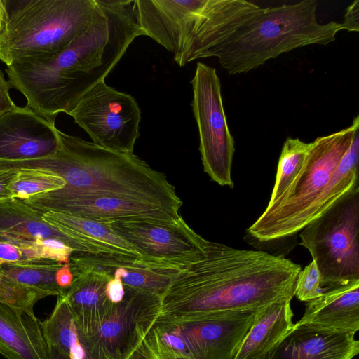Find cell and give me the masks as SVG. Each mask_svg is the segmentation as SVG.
Wrapping results in <instances>:
<instances>
[{
	"label": "cell",
	"mask_w": 359,
	"mask_h": 359,
	"mask_svg": "<svg viewBox=\"0 0 359 359\" xmlns=\"http://www.w3.org/2000/svg\"><path fill=\"white\" fill-rule=\"evenodd\" d=\"M62 265L45 259L4 262L0 272L18 283L57 296L64 291L55 282V273Z\"/></svg>",
	"instance_id": "cell-25"
},
{
	"label": "cell",
	"mask_w": 359,
	"mask_h": 359,
	"mask_svg": "<svg viewBox=\"0 0 359 359\" xmlns=\"http://www.w3.org/2000/svg\"><path fill=\"white\" fill-rule=\"evenodd\" d=\"M39 323L48 347L55 349L67 359H95L63 292L57 296L50 314Z\"/></svg>",
	"instance_id": "cell-24"
},
{
	"label": "cell",
	"mask_w": 359,
	"mask_h": 359,
	"mask_svg": "<svg viewBox=\"0 0 359 359\" xmlns=\"http://www.w3.org/2000/svg\"><path fill=\"white\" fill-rule=\"evenodd\" d=\"M17 171L0 172V203L13 200L8 186L16 175Z\"/></svg>",
	"instance_id": "cell-34"
},
{
	"label": "cell",
	"mask_w": 359,
	"mask_h": 359,
	"mask_svg": "<svg viewBox=\"0 0 359 359\" xmlns=\"http://www.w3.org/2000/svg\"><path fill=\"white\" fill-rule=\"evenodd\" d=\"M4 263L0 260V266ZM50 296L47 292L18 283L0 272V303L6 304L20 313L31 317L34 315L36 303Z\"/></svg>",
	"instance_id": "cell-28"
},
{
	"label": "cell",
	"mask_w": 359,
	"mask_h": 359,
	"mask_svg": "<svg viewBox=\"0 0 359 359\" xmlns=\"http://www.w3.org/2000/svg\"><path fill=\"white\" fill-rule=\"evenodd\" d=\"M300 271L281 255L208 241L203 257L180 270L161 296L158 318L194 322L291 301Z\"/></svg>",
	"instance_id": "cell-1"
},
{
	"label": "cell",
	"mask_w": 359,
	"mask_h": 359,
	"mask_svg": "<svg viewBox=\"0 0 359 359\" xmlns=\"http://www.w3.org/2000/svg\"><path fill=\"white\" fill-rule=\"evenodd\" d=\"M260 8L245 0H205L176 63L184 67L192 60L205 58L209 50Z\"/></svg>",
	"instance_id": "cell-15"
},
{
	"label": "cell",
	"mask_w": 359,
	"mask_h": 359,
	"mask_svg": "<svg viewBox=\"0 0 359 359\" xmlns=\"http://www.w3.org/2000/svg\"><path fill=\"white\" fill-rule=\"evenodd\" d=\"M114 231L126 240L147 264L182 270L200 260L208 241L196 233L180 216L174 222H111Z\"/></svg>",
	"instance_id": "cell-11"
},
{
	"label": "cell",
	"mask_w": 359,
	"mask_h": 359,
	"mask_svg": "<svg viewBox=\"0 0 359 359\" xmlns=\"http://www.w3.org/2000/svg\"><path fill=\"white\" fill-rule=\"evenodd\" d=\"M359 187L351 190L300 231V245L310 252L332 287L359 280Z\"/></svg>",
	"instance_id": "cell-7"
},
{
	"label": "cell",
	"mask_w": 359,
	"mask_h": 359,
	"mask_svg": "<svg viewBox=\"0 0 359 359\" xmlns=\"http://www.w3.org/2000/svg\"><path fill=\"white\" fill-rule=\"evenodd\" d=\"M55 121L26 106L0 116V160L25 161L55 154L60 147Z\"/></svg>",
	"instance_id": "cell-13"
},
{
	"label": "cell",
	"mask_w": 359,
	"mask_h": 359,
	"mask_svg": "<svg viewBox=\"0 0 359 359\" xmlns=\"http://www.w3.org/2000/svg\"><path fill=\"white\" fill-rule=\"evenodd\" d=\"M355 334L359 330V280L325 290L307 302L303 316L295 323Z\"/></svg>",
	"instance_id": "cell-19"
},
{
	"label": "cell",
	"mask_w": 359,
	"mask_h": 359,
	"mask_svg": "<svg viewBox=\"0 0 359 359\" xmlns=\"http://www.w3.org/2000/svg\"><path fill=\"white\" fill-rule=\"evenodd\" d=\"M40 213L59 212L104 222L147 221L174 222L179 211L147 202L97 194H85L63 189L22 201Z\"/></svg>",
	"instance_id": "cell-12"
},
{
	"label": "cell",
	"mask_w": 359,
	"mask_h": 359,
	"mask_svg": "<svg viewBox=\"0 0 359 359\" xmlns=\"http://www.w3.org/2000/svg\"><path fill=\"white\" fill-rule=\"evenodd\" d=\"M325 290V287L321 285L320 271L313 260L298 273L294 296L300 301L307 302L319 297Z\"/></svg>",
	"instance_id": "cell-29"
},
{
	"label": "cell",
	"mask_w": 359,
	"mask_h": 359,
	"mask_svg": "<svg viewBox=\"0 0 359 359\" xmlns=\"http://www.w3.org/2000/svg\"><path fill=\"white\" fill-rule=\"evenodd\" d=\"M312 142L288 137L285 141L279 157L273 189L268 205L273 204L289 188L299 173Z\"/></svg>",
	"instance_id": "cell-26"
},
{
	"label": "cell",
	"mask_w": 359,
	"mask_h": 359,
	"mask_svg": "<svg viewBox=\"0 0 359 359\" xmlns=\"http://www.w3.org/2000/svg\"><path fill=\"white\" fill-rule=\"evenodd\" d=\"M60 147L50 172L65 190L147 202L180 211L182 201L165 174L133 154L109 150L58 130Z\"/></svg>",
	"instance_id": "cell-3"
},
{
	"label": "cell",
	"mask_w": 359,
	"mask_h": 359,
	"mask_svg": "<svg viewBox=\"0 0 359 359\" xmlns=\"http://www.w3.org/2000/svg\"><path fill=\"white\" fill-rule=\"evenodd\" d=\"M291 301L273 302L255 312L233 359H262L292 330Z\"/></svg>",
	"instance_id": "cell-20"
},
{
	"label": "cell",
	"mask_w": 359,
	"mask_h": 359,
	"mask_svg": "<svg viewBox=\"0 0 359 359\" xmlns=\"http://www.w3.org/2000/svg\"><path fill=\"white\" fill-rule=\"evenodd\" d=\"M69 266L74 279L71 286L64 290L63 295L77 325L89 335L113 308L106 293L107 283L112 277L88 268Z\"/></svg>",
	"instance_id": "cell-18"
},
{
	"label": "cell",
	"mask_w": 359,
	"mask_h": 359,
	"mask_svg": "<svg viewBox=\"0 0 359 359\" xmlns=\"http://www.w3.org/2000/svg\"><path fill=\"white\" fill-rule=\"evenodd\" d=\"M97 0H26L14 7L0 34V60L15 62L61 52L93 22Z\"/></svg>",
	"instance_id": "cell-5"
},
{
	"label": "cell",
	"mask_w": 359,
	"mask_h": 359,
	"mask_svg": "<svg viewBox=\"0 0 359 359\" xmlns=\"http://www.w3.org/2000/svg\"><path fill=\"white\" fill-rule=\"evenodd\" d=\"M41 217L66 236L87 246L93 253L118 254L139 259L133 248L114 231L109 222L59 212H46Z\"/></svg>",
	"instance_id": "cell-21"
},
{
	"label": "cell",
	"mask_w": 359,
	"mask_h": 359,
	"mask_svg": "<svg viewBox=\"0 0 359 359\" xmlns=\"http://www.w3.org/2000/svg\"><path fill=\"white\" fill-rule=\"evenodd\" d=\"M317 6L316 0H304L260 8L208 50L205 57H217L229 74H236L256 69L297 48L332 43L346 28L341 22H318Z\"/></svg>",
	"instance_id": "cell-4"
},
{
	"label": "cell",
	"mask_w": 359,
	"mask_h": 359,
	"mask_svg": "<svg viewBox=\"0 0 359 359\" xmlns=\"http://www.w3.org/2000/svg\"><path fill=\"white\" fill-rule=\"evenodd\" d=\"M262 359H270V358H269V355H266V357H264V358H262Z\"/></svg>",
	"instance_id": "cell-39"
},
{
	"label": "cell",
	"mask_w": 359,
	"mask_h": 359,
	"mask_svg": "<svg viewBox=\"0 0 359 359\" xmlns=\"http://www.w3.org/2000/svg\"><path fill=\"white\" fill-rule=\"evenodd\" d=\"M205 0H135L140 27L174 56L176 62Z\"/></svg>",
	"instance_id": "cell-14"
},
{
	"label": "cell",
	"mask_w": 359,
	"mask_h": 359,
	"mask_svg": "<svg viewBox=\"0 0 359 359\" xmlns=\"http://www.w3.org/2000/svg\"><path fill=\"white\" fill-rule=\"evenodd\" d=\"M35 243L39 259L51 260L61 264L69 263L74 252L72 248L55 238L36 239Z\"/></svg>",
	"instance_id": "cell-30"
},
{
	"label": "cell",
	"mask_w": 359,
	"mask_h": 359,
	"mask_svg": "<svg viewBox=\"0 0 359 359\" xmlns=\"http://www.w3.org/2000/svg\"><path fill=\"white\" fill-rule=\"evenodd\" d=\"M65 181L54 174L33 170L17 171L8 184L13 200L25 201L38 194L62 189Z\"/></svg>",
	"instance_id": "cell-27"
},
{
	"label": "cell",
	"mask_w": 359,
	"mask_h": 359,
	"mask_svg": "<svg viewBox=\"0 0 359 359\" xmlns=\"http://www.w3.org/2000/svg\"><path fill=\"white\" fill-rule=\"evenodd\" d=\"M124 287L123 300L114 304L93 333L85 334L95 359H128L160 315L161 295Z\"/></svg>",
	"instance_id": "cell-10"
},
{
	"label": "cell",
	"mask_w": 359,
	"mask_h": 359,
	"mask_svg": "<svg viewBox=\"0 0 359 359\" xmlns=\"http://www.w3.org/2000/svg\"><path fill=\"white\" fill-rule=\"evenodd\" d=\"M128 359H154L151 357L149 354H147L145 351H144L140 347L131 354V355Z\"/></svg>",
	"instance_id": "cell-37"
},
{
	"label": "cell",
	"mask_w": 359,
	"mask_h": 359,
	"mask_svg": "<svg viewBox=\"0 0 359 359\" xmlns=\"http://www.w3.org/2000/svg\"><path fill=\"white\" fill-rule=\"evenodd\" d=\"M73 279V273L69 263L62 264L55 273V282L63 290L67 289L71 286Z\"/></svg>",
	"instance_id": "cell-35"
},
{
	"label": "cell",
	"mask_w": 359,
	"mask_h": 359,
	"mask_svg": "<svg viewBox=\"0 0 359 359\" xmlns=\"http://www.w3.org/2000/svg\"><path fill=\"white\" fill-rule=\"evenodd\" d=\"M358 130V116L348 127L312 142L294 180L273 204L267 205L248 233L259 242H270L300 232L309 210L327 188Z\"/></svg>",
	"instance_id": "cell-6"
},
{
	"label": "cell",
	"mask_w": 359,
	"mask_h": 359,
	"mask_svg": "<svg viewBox=\"0 0 359 359\" xmlns=\"http://www.w3.org/2000/svg\"><path fill=\"white\" fill-rule=\"evenodd\" d=\"M70 265L91 269L112 278L124 285L163 295L180 270L141 262L138 258L109 253L74 252Z\"/></svg>",
	"instance_id": "cell-16"
},
{
	"label": "cell",
	"mask_w": 359,
	"mask_h": 359,
	"mask_svg": "<svg viewBox=\"0 0 359 359\" xmlns=\"http://www.w3.org/2000/svg\"><path fill=\"white\" fill-rule=\"evenodd\" d=\"M48 359H67L55 349L48 347Z\"/></svg>",
	"instance_id": "cell-38"
},
{
	"label": "cell",
	"mask_w": 359,
	"mask_h": 359,
	"mask_svg": "<svg viewBox=\"0 0 359 359\" xmlns=\"http://www.w3.org/2000/svg\"><path fill=\"white\" fill-rule=\"evenodd\" d=\"M346 30L358 32L359 30V1L355 0L346 9L341 22Z\"/></svg>",
	"instance_id": "cell-32"
},
{
	"label": "cell",
	"mask_w": 359,
	"mask_h": 359,
	"mask_svg": "<svg viewBox=\"0 0 359 359\" xmlns=\"http://www.w3.org/2000/svg\"><path fill=\"white\" fill-rule=\"evenodd\" d=\"M190 83L193 90L191 107L198 130L203 170L215 182L233 188L234 140L227 124L216 69L197 62Z\"/></svg>",
	"instance_id": "cell-8"
},
{
	"label": "cell",
	"mask_w": 359,
	"mask_h": 359,
	"mask_svg": "<svg viewBox=\"0 0 359 359\" xmlns=\"http://www.w3.org/2000/svg\"><path fill=\"white\" fill-rule=\"evenodd\" d=\"M42 215L22 201L12 200L0 203V236L36 241L47 238L59 239L72 248L74 252L93 253L90 248L66 236L42 219Z\"/></svg>",
	"instance_id": "cell-23"
},
{
	"label": "cell",
	"mask_w": 359,
	"mask_h": 359,
	"mask_svg": "<svg viewBox=\"0 0 359 359\" xmlns=\"http://www.w3.org/2000/svg\"><path fill=\"white\" fill-rule=\"evenodd\" d=\"M7 3L6 0H0V34L4 31L9 18Z\"/></svg>",
	"instance_id": "cell-36"
},
{
	"label": "cell",
	"mask_w": 359,
	"mask_h": 359,
	"mask_svg": "<svg viewBox=\"0 0 359 359\" xmlns=\"http://www.w3.org/2000/svg\"><path fill=\"white\" fill-rule=\"evenodd\" d=\"M358 353L354 334L294 324L268 355L270 359H353Z\"/></svg>",
	"instance_id": "cell-17"
},
{
	"label": "cell",
	"mask_w": 359,
	"mask_h": 359,
	"mask_svg": "<svg viewBox=\"0 0 359 359\" xmlns=\"http://www.w3.org/2000/svg\"><path fill=\"white\" fill-rule=\"evenodd\" d=\"M93 143L133 154L140 137L141 110L135 98L102 81L86 92L68 114Z\"/></svg>",
	"instance_id": "cell-9"
},
{
	"label": "cell",
	"mask_w": 359,
	"mask_h": 359,
	"mask_svg": "<svg viewBox=\"0 0 359 359\" xmlns=\"http://www.w3.org/2000/svg\"><path fill=\"white\" fill-rule=\"evenodd\" d=\"M92 25L55 55L20 60L5 71L26 107L48 118L68 114L113 69L133 40L144 35L135 0H97Z\"/></svg>",
	"instance_id": "cell-2"
},
{
	"label": "cell",
	"mask_w": 359,
	"mask_h": 359,
	"mask_svg": "<svg viewBox=\"0 0 359 359\" xmlns=\"http://www.w3.org/2000/svg\"><path fill=\"white\" fill-rule=\"evenodd\" d=\"M106 293L113 304L121 302L125 294V287L121 280L118 278H111L107 283Z\"/></svg>",
	"instance_id": "cell-33"
},
{
	"label": "cell",
	"mask_w": 359,
	"mask_h": 359,
	"mask_svg": "<svg viewBox=\"0 0 359 359\" xmlns=\"http://www.w3.org/2000/svg\"><path fill=\"white\" fill-rule=\"evenodd\" d=\"M13 88L8 80H6L4 74L0 69V116L13 111L18 106L13 102L9 90Z\"/></svg>",
	"instance_id": "cell-31"
},
{
	"label": "cell",
	"mask_w": 359,
	"mask_h": 359,
	"mask_svg": "<svg viewBox=\"0 0 359 359\" xmlns=\"http://www.w3.org/2000/svg\"><path fill=\"white\" fill-rule=\"evenodd\" d=\"M39 321L0 303V354L6 359H48Z\"/></svg>",
	"instance_id": "cell-22"
}]
</instances>
